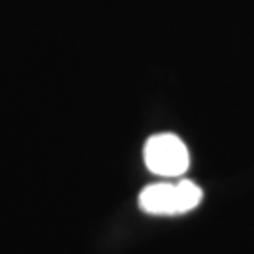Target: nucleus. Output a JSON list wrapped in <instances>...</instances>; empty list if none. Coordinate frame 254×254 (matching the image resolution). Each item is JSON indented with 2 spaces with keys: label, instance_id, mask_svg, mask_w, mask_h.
<instances>
[{
  "label": "nucleus",
  "instance_id": "f257e3e1",
  "mask_svg": "<svg viewBox=\"0 0 254 254\" xmlns=\"http://www.w3.org/2000/svg\"><path fill=\"white\" fill-rule=\"evenodd\" d=\"M203 192L196 183L183 179V181L170 185V183H156L149 185L139 192V209L147 215H183L200 205Z\"/></svg>",
  "mask_w": 254,
  "mask_h": 254
},
{
  "label": "nucleus",
  "instance_id": "f03ea898",
  "mask_svg": "<svg viewBox=\"0 0 254 254\" xmlns=\"http://www.w3.org/2000/svg\"><path fill=\"white\" fill-rule=\"evenodd\" d=\"M143 160L149 172L162 177H179L190 166V154L175 134H156L147 139L143 147Z\"/></svg>",
  "mask_w": 254,
  "mask_h": 254
}]
</instances>
